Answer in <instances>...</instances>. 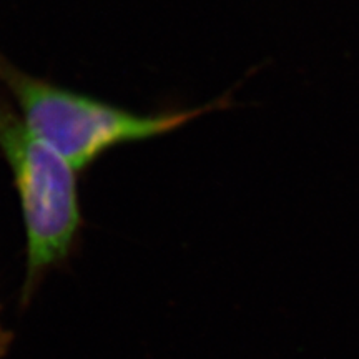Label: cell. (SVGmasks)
Returning <instances> with one entry per match:
<instances>
[{"instance_id":"obj_1","label":"cell","mask_w":359,"mask_h":359,"mask_svg":"<svg viewBox=\"0 0 359 359\" xmlns=\"http://www.w3.org/2000/svg\"><path fill=\"white\" fill-rule=\"evenodd\" d=\"M0 80L15 97L22 122L77 172L116 145L167 135L201 115L236 107L231 92L196 109L138 115L17 70L0 58Z\"/></svg>"},{"instance_id":"obj_2","label":"cell","mask_w":359,"mask_h":359,"mask_svg":"<svg viewBox=\"0 0 359 359\" xmlns=\"http://www.w3.org/2000/svg\"><path fill=\"white\" fill-rule=\"evenodd\" d=\"M0 150L11 165L27 233L24 299L48 269L69 257L80 215L77 170L0 105Z\"/></svg>"},{"instance_id":"obj_3","label":"cell","mask_w":359,"mask_h":359,"mask_svg":"<svg viewBox=\"0 0 359 359\" xmlns=\"http://www.w3.org/2000/svg\"><path fill=\"white\" fill-rule=\"evenodd\" d=\"M8 339H11V334H8L7 331H4L2 326H0V356L6 353V349L8 346Z\"/></svg>"}]
</instances>
